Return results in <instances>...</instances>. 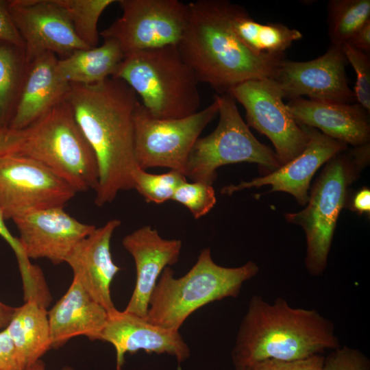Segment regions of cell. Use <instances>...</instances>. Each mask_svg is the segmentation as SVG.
<instances>
[{"mask_svg":"<svg viewBox=\"0 0 370 370\" xmlns=\"http://www.w3.org/2000/svg\"><path fill=\"white\" fill-rule=\"evenodd\" d=\"M70 84L66 100L97 161L95 203L101 207L113 201L121 191L134 189L132 174L138 166L134 112L140 100L117 78L90 85Z\"/></svg>","mask_w":370,"mask_h":370,"instance_id":"cell-1","label":"cell"},{"mask_svg":"<svg viewBox=\"0 0 370 370\" xmlns=\"http://www.w3.org/2000/svg\"><path fill=\"white\" fill-rule=\"evenodd\" d=\"M232 4L225 0L188 3V21L177 45L198 82L219 95L245 81L271 78L285 56L257 53L243 44L231 27Z\"/></svg>","mask_w":370,"mask_h":370,"instance_id":"cell-2","label":"cell"},{"mask_svg":"<svg viewBox=\"0 0 370 370\" xmlns=\"http://www.w3.org/2000/svg\"><path fill=\"white\" fill-rule=\"evenodd\" d=\"M341 346L334 323L315 309L294 308L278 297L249 301L232 352L235 369L265 360L304 359Z\"/></svg>","mask_w":370,"mask_h":370,"instance_id":"cell-3","label":"cell"},{"mask_svg":"<svg viewBox=\"0 0 370 370\" xmlns=\"http://www.w3.org/2000/svg\"><path fill=\"white\" fill-rule=\"evenodd\" d=\"M258 271L259 267L252 261L238 267L220 266L212 260L210 248H204L184 275L175 278L171 267L164 269L144 319L160 327L179 330L186 319L201 307L238 297L243 284Z\"/></svg>","mask_w":370,"mask_h":370,"instance_id":"cell-4","label":"cell"},{"mask_svg":"<svg viewBox=\"0 0 370 370\" xmlns=\"http://www.w3.org/2000/svg\"><path fill=\"white\" fill-rule=\"evenodd\" d=\"M112 77L126 83L156 118H183L200 106L199 82L175 45L125 55Z\"/></svg>","mask_w":370,"mask_h":370,"instance_id":"cell-5","label":"cell"},{"mask_svg":"<svg viewBox=\"0 0 370 370\" xmlns=\"http://www.w3.org/2000/svg\"><path fill=\"white\" fill-rule=\"evenodd\" d=\"M23 130L18 153L44 164L76 193L96 189L97 161L67 100Z\"/></svg>","mask_w":370,"mask_h":370,"instance_id":"cell-6","label":"cell"},{"mask_svg":"<svg viewBox=\"0 0 370 370\" xmlns=\"http://www.w3.org/2000/svg\"><path fill=\"white\" fill-rule=\"evenodd\" d=\"M346 150V149H345ZM345 151L326 163L309 195L307 206L295 213H286V220L300 225L305 232V265L313 276L322 275L328 258L338 215L344 206L347 186L354 179V168L369 158V145Z\"/></svg>","mask_w":370,"mask_h":370,"instance_id":"cell-7","label":"cell"},{"mask_svg":"<svg viewBox=\"0 0 370 370\" xmlns=\"http://www.w3.org/2000/svg\"><path fill=\"white\" fill-rule=\"evenodd\" d=\"M214 97L219 103L218 125L209 135L195 142L186 164L185 177L212 185L217 169L223 165L256 163L269 173L280 168L275 151L253 135L232 96L225 93Z\"/></svg>","mask_w":370,"mask_h":370,"instance_id":"cell-8","label":"cell"},{"mask_svg":"<svg viewBox=\"0 0 370 370\" xmlns=\"http://www.w3.org/2000/svg\"><path fill=\"white\" fill-rule=\"evenodd\" d=\"M219 103L180 119L152 116L139 102L134 112V149L138 166L147 170L166 167L184 175L186 164L197 140L216 116Z\"/></svg>","mask_w":370,"mask_h":370,"instance_id":"cell-9","label":"cell"},{"mask_svg":"<svg viewBox=\"0 0 370 370\" xmlns=\"http://www.w3.org/2000/svg\"><path fill=\"white\" fill-rule=\"evenodd\" d=\"M122 15L99 33L113 39L124 55L177 46L188 17V5L178 0H119Z\"/></svg>","mask_w":370,"mask_h":370,"instance_id":"cell-10","label":"cell"},{"mask_svg":"<svg viewBox=\"0 0 370 370\" xmlns=\"http://www.w3.org/2000/svg\"><path fill=\"white\" fill-rule=\"evenodd\" d=\"M228 93L244 107L247 125L271 141L281 166L304 150L309 140L308 132L288 111L283 93L273 79L245 81Z\"/></svg>","mask_w":370,"mask_h":370,"instance_id":"cell-11","label":"cell"},{"mask_svg":"<svg viewBox=\"0 0 370 370\" xmlns=\"http://www.w3.org/2000/svg\"><path fill=\"white\" fill-rule=\"evenodd\" d=\"M76 193L33 158L18 153L0 157V209L5 219L28 211L64 207Z\"/></svg>","mask_w":370,"mask_h":370,"instance_id":"cell-12","label":"cell"},{"mask_svg":"<svg viewBox=\"0 0 370 370\" xmlns=\"http://www.w3.org/2000/svg\"><path fill=\"white\" fill-rule=\"evenodd\" d=\"M8 10L29 63L48 52L62 59L76 50L90 49L77 36L56 0H9Z\"/></svg>","mask_w":370,"mask_h":370,"instance_id":"cell-13","label":"cell"},{"mask_svg":"<svg viewBox=\"0 0 370 370\" xmlns=\"http://www.w3.org/2000/svg\"><path fill=\"white\" fill-rule=\"evenodd\" d=\"M347 62L341 47L330 45L323 56L306 62L282 60L273 79L284 98L307 96L309 99L354 103L355 95L347 83Z\"/></svg>","mask_w":370,"mask_h":370,"instance_id":"cell-14","label":"cell"},{"mask_svg":"<svg viewBox=\"0 0 370 370\" xmlns=\"http://www.w3.org/2000/svg\"><path fill=\"white\" fill-rule=\"evenodd\" d=\"M12 220L27 256L47 258L55 264L65 262L75 246L96 227L79 221L64 207L28 211Z\"/></svg>","mask_w":370,"mask_h":370,"instance_id":"cell-15","label":"cell"},{"mask_svg":"<svg viewBox=\"0 0 370 370\" xmlns=\"http://www.w3.org/2000/svg\"><path fill=\"white\" fill-rule=\"evenodd\" d=\"M303 126L308 132L309 140L298 156L264 176L226 186L221 189V193L231 195L245 188L271 185V192L289 193L299 204L306 205L309 199L310 181L316 171L334 156L345 151L347 145L315 128Z\"/></svg>","mask_w":370,"mask_h":370,"instance_id":"cell-16","label":"cell"},{"mask_svg":"<svg viewBox=\"0 0 370 370\" xmlns=\"http://www.w3.org/2000/svg\"><path fill=\"white\" fill-rule=\"evenodd\" d=\"M122 243L132 256L136 271L135 287L124 310L145 318L162 271L179 260L182 241L163 238L156 229L144 225L126 235Z\"/></svg>","mask_w":370,"mask_h":370,"instance_id":"cell-17","label":"cell"},{"mask_svg":"<svg viewBox=\"0 0 370 370\" xmlns=\"http://www.w3.org/2000/svg\"><path fill=\"white\" fill-rule=\"evenodd\" d=\"M101 341L111 343L116 353V370H121L126 353L140 350L147 353L168 354L181 364L190 355V350L179 330L166 329L144 318L116 308L108 312Z\"/></svg>","mask_w":370,"mask_h":370,"instance_id":"cell-18","label":"cell"},{"mask_svg":"<svg viewBox=\"0 0 370 370\" xmlns=\"http://www.w3.org/2000/svg\"><path fill=\"white\" fill-rule=\"evenodd\" d=\"M121 222L111 219L80 241L67 256L66 262L75 278L108 312L116 309L110 295V284L120 271L112 258L110 241Z\"/></svg>","mask_w":370,"mask_h":370,"instance_id":"cell-19","label":"cell"},{"mask_svg":"<svg viewBox=\"0 0 370 370\" xmlns=\"http://www.w3.org/2000/svg\"><path fill=\"white\" fill-rule=\"evenodd\" d=\"M286 105L298 124L317 128L325 135L354 147L369 142V113L358 103L298 97L291 99Z\"/></svg>","mask_w":370,"mask_h":370,"instance_id":"cell-20","label":"cell"},{"mask_svg":"<svg viewBox=\"0 0 370 370\" xmlns=\"http://www.w3.org/2000/svg\"><path fill=\"white\" fill-rule=\"evenodd\" d=\"M58 58L45 53L30 63L10 128L23 130L66 100L71 84L59 76Z\"/></svg>","mask_w":370,"mask_h":370,"instance_id":"cell-21","label":"cell"},{"mask_svg":"<svg viewBox=\"0 0 370 370\" xmlns=\"http://www.w3.org/2000/svg\"><path fill=\"white\" fill-rule=\"evenodd\" d=\"M107 319V310L73 278L66 293L48 312L51 348L77 336L101 341Z\"/></svg>","mask_w":370,"mask_h":370,"instance_id":"cell-22","label":"cell"},{"mask_svg":"<svg viewBox=\"0 0 370 370\" xmlns=\"http://www.w3.org/2000/svg\"><path fill=\"white\" fill-rule=\"evenodd\" d=\"M4 330L13 342L23 370L51 348L48 312L36 301H27L16 307Z\"/></svg>","mask_w":370,"mask_h":370,"instance_id":"cell-23","label":"cell"},{"mask_svg":"<svg viewBox=\"0 0 370 370\" xmlns=\"http://www.w3.org/2000/svg\"><path fill=\"white\" fill-rule=\"evenodd\" d=\"M125 55L113 39H103L100 46L79 49L58 59L59 76L69 84L90 85L112 77Z\"/></svg>","mask_w":370,"mask_h":370,"instance_id":"cell-24","label":"cell"},{"mask_svg":"<svg viewBox=\"0 0 370 370\" xmlns=\"http://www.w3.org/2000/svg\"><path fill=\"white\" fill-rule=\"evenodd\" d=\"M232 31L247 48L257 53L282 54L302 34L281 23L262 24L255 21L246 10L232 4L230 14Z\"/></svg>","mask_w":370,"mask_h":370,"instance_id":"cell-25","label":"cell"},{"mask_svg":"<svg viewBox=\"0 0 370 370\" xmlns=\"http://www.w3.org/2000/svg\"><path fill=\"white\" fill-rule=\"evenodd\" d=\"M28 66L23 47L0 41V130L10 128Z\"/></svg>","mask_w":370,"mask_h":370,"instance_id":"cell-26","label":"cell"},{"mask_svg":"<svg viewBox=\"0 0 370 370\" xmlns=\"http://www.w3.org/2000/svg\"><path fill=\"white\" fill-rule=\"evenodd\" d=\"M328 12L330 45L341 47L370 21V1L332 0Z\"/></svg>","mask_w":370,"mask_h":370,"instance_id":"cell-27","label":"cell"},{"mask_svg":"<svg viewBox=\"0 0 370 370\" xmlns=\"http://www.w3.org/2000/svg\"><path fill=\"white\" fill-rule=\"evenodd\" d=\"M64 10L73 30L88 48L98 45V21L103 12L114 0H56Z\"/></svg>","mask_w":370,"mask_h":370,"instance_id":"cell-28","label":"cell"},{"mask_svg":"<svg viewBox=\"0 0 370 370\" xmlns=\"http://www.w3.org/2000/svg\"><path fill=\"white\" fill-rule=\"evenodd\" d=\"M134 189L148 203L156 204L171 200L178 186L186 181L182 173L170 170L162 174H153L138 166L132 174Z\"/></svg>","mask_w":370,"mask_h":370,"instance_id":"cell-29","label":"cell"},{"mask_svg":"<svg viewBox=\"0 0 370 370\" xmlns=\"http://www.w3.org/2000/svg\"><path fill=\"white\" fill-rule=\"evenodd\" d=\"M3 214L0 209V236L14 251L21 273L23 293L25 296H34L40 293L45 286V280L41 269L32 264L27 256L19 239L14 237L5 223Z\"/></svg>","mask_w":370,"mask_h":370,"instance_id":"cell-30","label":"cell"},{"mask_svg":"<svg viewBox=\"0 0 370 370\" xmlns=\"http://www.w3.org/2000/svg\"><path fill=\"white\" fill-rule=\"evenodd\" d=\"M171 200L187 208L196 219L208 214L217 201L211 184L187 180L178 186Z\"/></svg>","mask_w":370,"mask_h":370,"instance_id":"cell-31","label":"cell"},{"mask_svg":"<svg viewBox=\"0 0 370 370\" xmlns=\"http://www.w3.org/2000/svg\"><path fill=\"white\" fill-rule=\"evenodd\" d=\"M342 51L356 75L353 91L356 101L367 112H370V54L359 51L347 43L341 46Z\"/></svg>","mask_w":370,"mask_h":370,"instance_id":"cell-32","label":"cell"},{"mask_svg":"<svg viewBox=\"0 0 370 370\" xmlns=\"http://www.w3.org/2000/svg\"><path fill=\"white\" fill-rule=\"evenodd\" d=\"M321 370H370V360L357 349L340 346L325 357Z\"/></svg>","mask_w":370,"mask_h":370,"instance_id":"cell-33","label":"cell"},{"mask_svg":"<svg viewBox=\"0 0 370 370\" xmlns=\"http://www.w3.org/2000/svg\"><path fill=\"white\" fill-rule=\"evenodd\" d=\"M325 356L316 354L295 360H265L253 365V370H321Z\"/></svg>","mask_w":370,"mask_h":370,"instance_id":"cell-34","label":"cell"},{"mask_svg":"<svg viewBox=\"0 0 370 370\" xmlns=\"http://www.w3.org/2000/svg\"><path fill=\"white\" fill-rule=\"evenodd\" d=\"M8 1L0 0V41L10 42L24 49L23 39L10 16Z\"/></svg>","mask_w":370,"mask_h":370,"instance_id":"cell-35","label":"cell"},{"mask_svg":"<svg viewBox=\"0 0 370 370\" xmlns=\"http://www.w3.org/2000/svg\"><path fill=\"white\" fill-rule=\"evenodd\" d=\"M0 370H23L13 342L5 330L0 331Z\"/></svg>","mask_w":370,"mask_h":370,"instance_id":"cell-36","label":"cell"},{"mask_svg":"<svg viewBox=\"0 0 370 370\" xmlns=\"http://www.w3.org/2000/svg\"><path fill=\"white\" fill-rule=\"evenodd\" d=\"M23 140V130H0V157L19 153Z\"/></svg>","mask_w":370,"mask_h":370,"instance_id":"cell-37","label":"cell"},{"mask_svg":"<svg viewBox=\"0 0 370 370\" xmlns=\"http://www.w3.org/2000/svg\"><path fill=\"white\" fill-rule=\"evenodd\" d=\"M346 43L359 51L370 54V21L358 30Z\"/></svg>","mask_w":370,"mask_h":370,"instance_id":"cell-38","label":"cell"},{"mask_svg":"<svg viewBox=\"0 0 370 370\" xmlns=\"http://www.w3.org/2000/svg\"><path fill=\"white\" fill-rule=\"evenodd\" d=\"M352 206L354 210L360 213L370 212V190L363 188L355 195Z\"/></svg>","mask_w":370,"mask_h":370,"instance_id":"cell-39","label":"cell"},{"mask_svg":"<svg viewBox=\"0 0 370 370\" xmlns=\"http://www.w3.org/2000/svg\"><path fill=\"white\" fill-rule=\"evenodd\" d=\"M16 307H12L0 301V330L5 329L13 317Z\"/></svg>","mask_w":370,"mask_h":370,"instance_id":"cell-40","label":"cell"},{"mask_svg":"<svg viewBox=\"0 0 370 370\" xmlns=\"http://www.w3.org/2000/svg\"><path fill=\"white\" fill-rule=\"evenodd\" d=\"M24 370H45V363L42 360H38L31 366L25 369ZM62 370H73V369L69 367H64Z\"/></svg>","mask_w":370,"mask_h":370,"instance_id":"cell-41","label":"cell"},{"mask_svg":"<svg viewBox=\"0 0 370 370\" xmlns=\"http://www.w3.org/2000/svg\"><path fill=\"white\" fill-rule=\"evenodd\" d=\"M235 370H253V369L249 367H245V368L235 369Z\"/></svg>","mask_w":370,"mask_h":370,"instance_id":"cell-42","label":"cell"}]
</instances>
